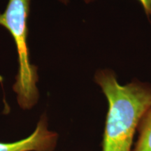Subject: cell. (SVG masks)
<instances>
[{"label": "cell", "mask_w": 151, "mask_h": 151, "mask_svg": "<svg viewBox=\"0 0 151 151\" xmlns=\"http://www.w3.org/2000/svg\"><path fill=\"white\" fill-rule=\"evenodd\" d=\"M150 17H151V14H150Z\"/></svg>", "instance_id": "52a82bcc"}, {"label": "cell", "mask_w": 151, "mask_h": 151, "mask_svg": "<svg viewBox=\"0 0 151 151\" xmlns=\"http://www.w3.org/2000/svg\"><path fill=\"white\" fill-rule=\"evenodd\" d=\"M58 134L48 129V120L43 115L29 137L14 143L0 142V151H53Z\"/></svg>", "instance_id": "3957f363"}, {"label": "cell", "mask_w": 151, "mask_h": 151, "mask_svg": "<svg viewBox=\"0 0 151 151\" xmlns=\"http://www.w3.org/2000/svg\"><path fill=\"white\" fill-rule=\"evenodd\" d=\"M59 1L62 4H67L69 3V0H59Z\"/></svg>", "instance_id": "8992f818"}, {"label": "cell", "mask_w": 151, "mask_h": 151, "mask_svg": "<svg viewBox=\"0 0 151 151\" xmlns=\"http://www.w3.org/2000/svg\"><path fill=\"white\" fill-rule=\"evenodd\" d=\"M86 3H90L94 0H83ZM141 4H142L145 12L148 16H150L151 14V0H139Z\"/></svg>", "instance_id": "5b68a950"}, {"label": "cell", "mask_w": 151, "mask_h": 151, "mask_svg": "<svg viewBox=\"0 0 151 151\" xmlns=\"http://www.w3.org/2000/svg\"><path fill=\"white\" fill-rule=\"evenodd\" d=\"M94 81L109 102L102 151H132L141 119L151 108V84L135 80L121 86L109 69L97 71Z\"/></svg>", "instance_id": "6da1fadb"}, {"label": "cell", "mask_w": 151, "mask_h": 151, "mask_svg": "<svg viewBox=\"0 0 151 151\" xmlns=\"http://www.w3.org/2000/svg\"><path fill=\"white\" fill-rule=\"evenodd\" d=\"M137 131L139 136L133 151H151V108L141 119Z\"/></svg>", "instance_id": "277c9868"}, {"label": "cell", "mask_w": 151, "mask_h": 151, "mask_svg": "<svg viewBox=\"0 0 151 151\" xmlns=\"http://www.w3.org/2000/svg\"><path fill=\"white\" fill-rule=\"evenodd\" d=\"M30 4L31 0H9L4 12L0 13V26L8 30L16 46L19 67L13 90L19 106L24 110L32 108L39 96L37 67L30 62L27 45Z\"/></svg>", "instance_id": "7a4b0ae2"}]
</instances>
